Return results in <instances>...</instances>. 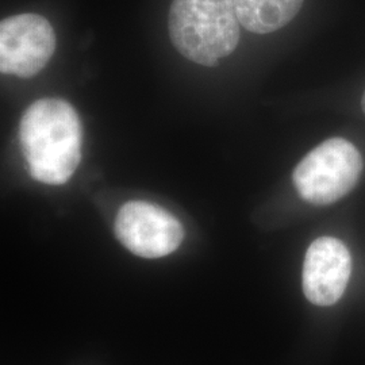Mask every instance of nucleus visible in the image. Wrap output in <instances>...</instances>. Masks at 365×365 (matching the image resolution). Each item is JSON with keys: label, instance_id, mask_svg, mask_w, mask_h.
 <instances>
[{"label": "nucleus", "instance_id": "nucleus-8", "mask_svg": "<svg viewBox=\"0 0 365 365\" xmlns=\"http://www.w3.org/2000/svg\"><path fill=\"white\" fill-rule=\"evenodd\" d=\"M361 107H363V111H364L365 114V91L364 95H363V101H361Z\"/></svg>", "mask_w": 365, "mask_h": 365}, {"label": "nucleus", "instance_id": "nucleus-3", "mask_svg": "<svg viewBox=\"0 0 365 365\" xmlns=\"http://www.w3.org/2000/svg\"><path fill=\"white\" fill-rule=\"evenodd\" d=\"M363 157L345 138L324 141L304 157L292 173L300 197L315 206H327L348 195L363 173Z\"/></svg>", "mask_w": 365, "mask_h": 365}, {"label": "nucleus", "instance_id": "nucleus-5", "mask_svg": "<svg viewBox=\"0 0 365 365\" xmlns=\"http://www.w3.org/2000/svg\"><path fill=\"white\" fill-rule=\"evenodd\" d=\"M56 51V34L49 21L37 14H21L0 24V71L30 78L48 66Z\"/></svg>", "mask_w": 365, "mask_h": 365}, {"label": "nucleus", "instance_id": "nucleus-2", "mask_svg": "<svg viewBox=\"0 0 365 365\" xmlns=\"http://www.w3.org/2000/svg\"><path fill=\"white\" fill-rule=\"evenodd\" d=\"M235 0H173L168 30L175 48L196 64L215 66L240 41Z\"/></svg>", "mask_w": 365, "mask_h": 365}, {"label": "nucleus", "instance_id": "nucleus-7", "mask_svg": "<svg viewBox=\"0 0 365 365\" xmlns=\"http://www.w3.org/2000/svg\"><path fill=\"white\" fill-rule=\"evenodd\" d=\"M304 0H235L241 26L256 34H269L288 25Z\"/></svg>", "mask_w": 365, "mask_h": 365}, {"label": "nucleus", "instance_id": "nucleus-1", "mask_svg": "<svg viewBox=\"0 0 365 365\" xmlns=\"http://www.w3.org/2000/svg\"><path fill=\"white\" fill-rule=\"evenodd\" d=\"M18 135L34 180L61 185L78 170L83 128L76 110L66 101L45 98L34 102L21 119Z\"/></svg>", "mask_w": 365, "mask_h": 365}, {"label": "nucleus", "instance_id": "nucleus-6", "mask_svg": "<svg viewBox=\"0 0 365 365\" xmlns=\"http://www.w3.org/2000/svg\"><path fill=\"white\" fill-rule=\"evenodd\" d=\"M352 274V257L346 245L334 237H319L309 247L302 274L307 300L315 306L336 304Z\"/></svg>", "mask_w": 365, "mask_h": 365}, {"label": "nucleus", "instance_id": "nucleus-4", "mask_svg": "<svg viewBox=\"0 0 365 365\" xmlns=\"http://www.w3.org/2000/svg\"><path fill=\"white\" fill-rule=\"evenodd\" d=\"M114 233L135 256L160 259L180 247L184 229L167 210L149 202L131 200L118 211Z\"/></svg>", "mask_w": 365, "mask_h": 365}]
</instances>
